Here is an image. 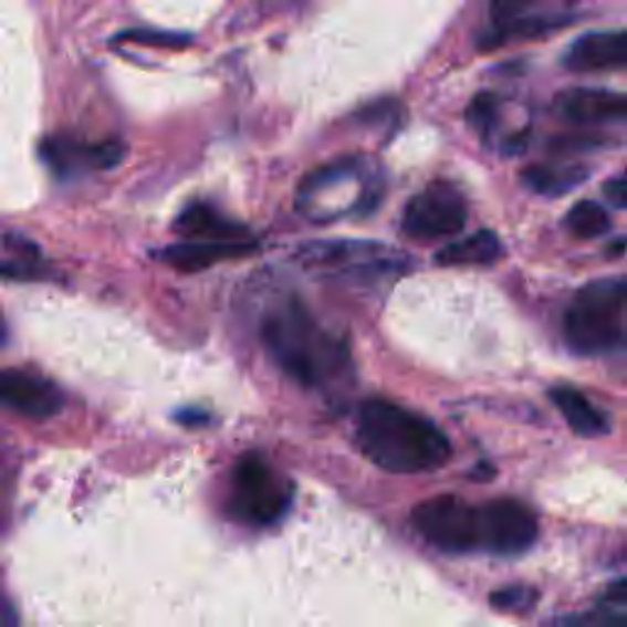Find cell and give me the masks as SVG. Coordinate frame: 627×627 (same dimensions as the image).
Returning <instances> with one entry per match:
<instances>
[{
	"label": "cell",
	"mask_w": 627,
	"mask_h": 627,
	"mask_svg": "<svg viewBox=\"0 0 627 627\" xmlns=\"http://www.w3.org/2000/svg\"><path fill=\"white\" fill-rule=\"evenodd\" d=\"M356 441L370 463L390 473H429L451 459V441L435 421L387 400L358 407Z\"/></svg>",
	"instance_id": "1"
},
{
	"label": "cell",
	"mask_w": 627,
	"mask_h": 627,
	"mask_svg": "<svg viewBox=\"0 0 627 627\" xmlns=\"http://www.w3.org/2000/svg\"><path fill=\"white\" fill-rule=\"evenodd\" d=\"M260 336L272 360L294 383L310 390H324L351 373V356L344 341L318 326L300 300H284L275 306L262 318Z\"/></svg>",
	"instance_id": "2"
},
{
	"label": "cell",
	"mask_w": 627,
	"mask_h": 627,
	"mask_svg": "<svg viewBox=\"0 0 627 627\" xmlns=\"http://www.w3.org/2000/svg\"><path fill=\"white\" fill-rule=\"evenodd\" d=\"M625 306L627 282L623 280H596L581 288L564 314L566 344L581 356L608 353L623 336Z\"/></svg>",
	"instance_id": "3"
},
{
	"label": "cell",
	"mask_w": 627,
	"mask_h": 627,
	"mask_svg": "<svg viewBox=\"0 0 627 627\" xmlns=\"http://www.w3.org/2000/svg\"><path fill=\"white\" fill-rule=\"evenodd\" d=\"M292 503V483L282 478L258 453H248L236 463L231 476L228 512L253 527H268L284 518Z\"/></svg>",
	"instance_id": "4"
},
{
	"label": "cell",
	"mask_w": 627,
	"mask_h": 627,
	"mask_svg": "<svg viewBox=\"0 0 627 627\" xmlns=\"http://www.w3.org/2000/svg\"><path fill=\"white\" fill-rule=\"evenodd\" d=\"M415 530L443 552L463 554L481 546V508L456 495H437L412 510Z\"/></svg>",
	"instance_id": "5"
},
{
	"label": "cell",
	"mask_w": 627,
	"mask_h": 627,
	"mask_svg": "<svg viewBox=\"0 0 627 627\" xmlns=\"http://www.w3.org/2000/svg\"><path fill=\"white\" fill-rule=\"evenodd\" d=\"M466 201L449 181H435L407 201L403 213V231L409 238L431 241V238L459 236L466 226Z\"/></svg>",
	"instance_id": "6"
},
{
	"label": "cell",
	"mask_w": 627,
	"mask_h": 627,
	"mask_svg": "<svg viewBox=\"0 0 627 627\" xmlns=\"http://www.w3.org/2000/svg\"><path fill=\"white\" fill-rule=\"evenodd\" d=\"M540 534L534 512L512 498H500L481 508V546L495 554L530 550Z\"/></svg>",
	"instance_id": "7"
},
{
	"label": "cell",
	"mask_w": 627,
	"mask_h": 627,
	"mask_svg": "<svg viewBox=\"0 0 627 627\" xmlns=\"http://www.w3.org/2000/svg\"><path fill=\"white\" fill-rule=\"evenodd\" d=\"M296 260L302 268L318 272H341V275H356V272H378L393 265L390 250L375 243L356 241H316L296 250Z\"/></svg>",
	"instance_id": "8"
},
{
	"label": "cell",
	"mask_w": 627,
	"mask_h": 627,
	"mask_svg": "<svg viewBox=\"0 0 627 627\" xmlns=\"http://www.w3.org/2000/svg\"><path fill=\"white\" fill-rule=\"evenodd\" d=\"M0 403L32 419H50L60 415L64 395L60 387L35 373L0 368Z\"/></svg>",
	"instance_id": "9"
},
{
	"label": "cell",
	"mask_w": 627,
	"mask_h": 627,
	"mask_svg": "<svg viewBox=\"0 0 627 627\" xmlns=\"http://www.w3.org/2000/svg\"><path fill=\"white\" fill-rule=\"evenodd\" d=\"M40 155L56 177H74L88 169H113L123 159L125 147L121 143L84 145L70 138H48Z\"/></svg>",
	"instance_id": "10"
},
{
	"label": "cell",
	"mask_w": 627,
	"mask_h": 627,
	"mask_svg": "<svg viewBox=\"0 0 627 627\" xmlns=\"http://www.w3.org/2000/svg\"><path fill=\"white\" fill-rule=\"evenodd\" d=\"M558 118L578 125L627 121V94L606 88H566L554 101Z\"/></svg>",
	"instance_id": "11"
},
{
	"label": "cell",
	"mask_w": 627,
	"mask_h": 627,
	"mask_svg": "<svg viewBox=\"0 0 627 627\" xmlns=\"http://www.w3.org/2000/svg\"><path fill=\"white\" fill-rule=\"evenodd\" d=\"M564 64L572 72H613L627 66V30H598L568 48Z\"/></svg>",
	"instance_id": "12"
},
{
	"label": "cell",
	"mask_w": 627,
	"mask_h": 627,
	"mask_svg": "<svg viewBox=\"0 0 627 627\" xmlns=\"http://www.w3.org/2000/svg\"><path fill=\"white\" fill-rule=\"evenodd\" d=\"M255 248L253 241H185L159 250V260L181 272H199L213 268L216 262L243 258Z\"/></svg>",
	"instance_id": "13"
},
{
	"label": "cell",
	"mask_w": 627,
	"mask_h": 627,
	"mask_svg": "<svg viewBox=\"0 0 627 627\" xmlns=\"http://www.w3.org/2000/svg\"><path fill=\"white\" fill-rule=\"evenodd\" d=\"M175 233L185 236L187 241H250L248 231L241 223L213 209L211 203L194 201L177 216Z\"/></svg>",
	"instance_id": "14"
},
{
	"label": "cell",
	"mask_w": 627,
	"mask_h": 627,
	"mask_svg": "<svg viewBox=\"0 0 627 627\" xmlns=\"http://www.w3.org/2000/svg\"><path fill=\"white\" fill-rule=\"evenodd\" d=\"M550 400L562 412L566 425L572 427L578 437H603L608 435V417L593 405L586 395H581L574 387H552Z\"/></svg>",
	"instance_id": "15"
},
{
	"label": "cell",
	"mask_w": 627,
	"mask_h": 627,
	"mask_svg": "<svg viewBox=\"0 0 627 627\" xmlns=\"http://www.w3.org/2000/svg\"><path fill=\"white\" fill-rule=\"evenodd\" d=\"M503 255L498 236L493 231H478L459 238L437 253L439 265H490Z\"/></svg>",
	"instance_id": "16"
},
{
	"label": "cell",
	"mask_w": 627,
	"mask_h": 627,
	"mask_svg": "<svg viewBox=\"0 0 627 627\" xmlns=\"http://www.w3.org/2000/svg\"><path fill=\"white\" fill-rule=\"evenodd\" d=\"M572 22V18H540V15H518L503 22H495V28L483 35V48H498V44L508 42L510 38L532 40L542 38L546 32H554Z\"/></svg>",
	"instance_id": "17"
},
{
	"label": "cell",
	"mask_w": 627,
	"mask_h": 627,
	"mask_svg": "<svg viewBox=\"0 0 627 627\" xmlns=\"http://www.w3.org/2000/svg\"><path fill=\"white\" fill-rule=\"evenodd\" d=\"M588 169L586 167H550V165H532L522 173L524 185L537 194H550V197H558V194H566L576 189L581 181L586 179Z\"/></svg>",
	"instance_id": "18"
},
{
	"label": "cell",
	"mask_w": 627,
	"mask_h": 627,
	"mask_svg": "<svg viewBox=\"0 0 627 627\" xmlns=\"http://www.w3.org/2000/svg\"><path fill=\"white\" fill-rule=\"evenodd\" d=\"M564 223L576 238H598L610 228V216L598 201H578L568 209Z\"/></svg>",
	"instance_id": "19"
},
{
	"label": "cell",
	"mask_w": 627,
	"mask_h": 627,
	"mask_svg": "<svg viewBox=\"0 0 627 627\" xmlns=\"http://www.w3.org/2000/svg\"><path fill=\"white\" fill-rule=\"evenodd\" d=\"M466 116H469V123L473 128L481 133L483 138H488L498 125V98L493 94H478L471 101L469 111H466Z\"/></svg>",
	"instance_id": "20"
},
{
	"label": "cell",
	"mask_w": 627,
	"mask_h": 627,
	"mask_svg": "<svg viewBox=\"0 0 627 627\" xmlns=\"http://www.w3.org/2000/svg\"><path fill=\"white\" fill-rule=\"evenodd\" d=\"M121 40L140 42V44H159V48H181L189 44V35H177V32H157V30H128Z\"/></svg>",
	"instance_id": "21"
},
{
	"label": "cell",
	"mask_w": 627,
	"mask_h": 627,
	"mask_svg": "<svg viewBox=\"0 0 627 627\" xmlns=\"http://www.w3.org/2000/svg\"><path fill=\"white\" fill-rule=\"evenodd\" d=\"M534 598V591L530 588H503V591H495L493 596H490V603H493L495 608H503V610H515L522 606H530Z\"/></svg>",
	"instance_id": "22"
},
{
	"label": "cell",
	"mask_w": 627,
	"mask_h": 627,
	"mask_svg": "<svg viewBox=\"0 0 627 627\" xmlns=\"http://www.w3.org/2000/svg\"><path fill=\"white\" fill-rule=\"evenodd\" d=\"M603 191H606V199L613 203V207L627 209V173L610 179L608 185L603 187Z\"/></svg>",
	"instance_id": "23"
},
{
	"label": "cell",
	"mask_w": 627,
	"mask_h": 627,
	"mask_svg": "<svg viewBox=\"0 0 627 627\" xmlns=\"http://www.w3.org/2000/svg\"><path fill=\"white\" fill-rule=\"evenodd\" d=\"M606 598L610 603H627V578L613 581V584L606 588Z\"/></svg>",
	"instance_id": "24"
},
{
	"label": "cell",
	"mask_w": 627,
	"mask_h": 627,
	"mask_svg": "<svg viewBox=\"0 0 627 627\" xmlns=\"http://www.w3.org/2000/svg\"><path fill=\"white\" fill-rule=\"evenodd\" d=\"M476 471H481V473H473V476H471V478H476V481H488V478L495 476L493 466H488V463H481Z\"/></svg>",
	"instance_id": "25"
},
{
	"label": "cell",
	"mask_w": 627,
	"mask_h": 627,
	"mask_svg": "<svg viewBox=\"0 0 627 627\" xmlns=\"http://www.w3.org/2000/svg\"><path fill=\"white\" fill-rule=\"evenodd\" d=\"M0 627H13V615L0 603Z\"/></svg>",
	"instance_id": "26"
},
{
	"label": "cell",
	"mask_w": 627,
	"mask_h": 627,
	"mask_svg": "<svg viewBox=\"0 0 627 627\" xmlns=\"http://www.w3.org/2000/svg\"><path fill=\"white\" fill-rule=\"evenodd\" d=\"M6 336H8V328H6V318H3V314H0V346H3Z\"/></svg>",
	"instance_id": "27"
},
{
	"label": "cell",
	"mask_w": 627,
	"mask_h": 627,
	"mask_svg": "<svg viewBox=\"0 0 627 627\" xmlns=\"http://www.w3.org/2000/svg\"><path fill=\"white\" fill-rule=\"evenodd\" d=\"M625 627H627V625H625Z\"/></svg>",
	"instance_id": "28"
}]
</instances>
